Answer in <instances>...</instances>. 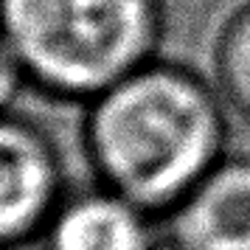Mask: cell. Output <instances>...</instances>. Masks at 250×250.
Here are the masks:
<instances>
[{
    "label": "cell",
    "mask_w": 250,
    "mask_h": 250,
    "mask_svg": "<svg viewBox=\"0 0 250 250\" xmlns=\"http://www.w3.org/2000/svg\"><path fill=\"white\" fill-rule=\"evenodd\" d=\"M160 250H183V248H177V245H169V248H160Z\"/></svg>",
    "instance_id": "cell-8"
},
{
    "label": "cell",
    "mask_w": 250,
    "mask_h": 250,
    "mask_svg": "<svg viewBox=\"0 0 250 250\" xmlns=\"http://www.w3.org/2000/svg\"><path fill=\"white\" fill-rule=\"evenodd\" d=\"M45 250H155L149 214L96 186L65 197L45 228Z\"/></svg>",
    "instance_id": "cell-5"
},
{
    "label": "cell",
    "mask_w": 250,
    "mask_h": 250,
    "mask_svg": "<svg viewBox=\"0 0 250 250\" xmlns=\"http://www.w3.org/2000/svg\"><path fill=\"white\" fill-rule=\"evenodd\" d=\"M219 96L230 113V124L250 126V6L228 23L219 42ZM230 155V152H228Z\"/></svg>",
    "instance_id": "cell-6"
},
{
    "label": "cell",
    "mask_w": 250,
    "mask_h": 250,
    "mask_svg": "<svg viewBox=\"0 0 250 250\" xmlns=\"http://www.w3.org/2000/svg\"><path fill=\"white\" fill-rule=\"evenodd\" d=\"M84 141L104 188L163 214L230 152L233 124L211 84L152 59L90 102Z\"/></svg>",
    "instance_id": "cell-1"
},
{
    "label": "cell",
    "mask_w": 250,
    "mask_h": 250,
    "mask_svg": "<svg viewBox=\"0 0 250 250\" xmlns=\"http://www.w3.org/2000/svg\"><path fill=\"white\" fill-rule=\"evenodd\" d=\"M0 34L25 79L93 102L155 59L158 0H0Z\"/></svg>",
    "instance_id": "cell-2"
},
{
    "label": "cell",
    "mask_w": 250,
    "mask_h": 250,
    "mask_svg": "<svg viewBox=\"0 0 250 250\" xmlns=\"http://www.w3.org/2000/svg\"><path fill=\"white\" fill-rule=\"evenodd\" d=\"M25 82L28 79H25L20 62L12 54L6 37L0 34V115L14 110V104L20 102V93H23Z\"/></svg>",
    "instance_id": "cell-7"
},
{
    "label": "cell",
    "mask_w": 250,
    "mask_h": 250,
    "mask_svg": "<svg viewBox=\"0 0 250 250\" xmlns=\"http://www.w3.org/2000/svg\"><path fill=\"white\" fill-rule=\"evenodd\" d=\"M171 239L183 250H250V158L225 155L171 208Z\"/></svg>",
    "instance_id": "cell-4"
},
{
    "label": "cell",
    "mask_w": 250,
    "mask_h": 250,
    "mask_svg": "<svg viewBox=\"0 0 250 250\" xmlns=\"http://www.w3.org/2000/svg\"><path fill=\"white\" fill-rule=\"evenodd\" d=\"M90 102L25 84L12 113L0 115V250L45 230L65 203L59 132L84 129Z\"/></svg>",
    "instance_id": "cell-3"
}]
</instances>
